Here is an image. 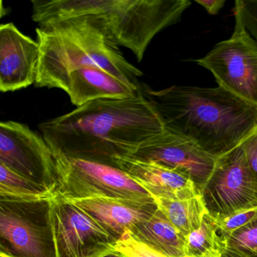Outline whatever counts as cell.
Here are the masks:
<instances>
[{
  "mask_svg": "<svg viewBox=\"0 0 257 257\" xmlns=\"http://www.w3.org/2000/svg\"><path fill=\"white\" fill-rule=\"evenodd\" d=\"M54 153L115 167L147 140L165 131L162 117L141 85L137 95L89 102L39 124Z\"/></svg>",
  "mask_w": 257,
  "mask_h": 257,
  "instance_id": "1",
  "label": "cell"
},
{
  "mask_svg": "<svg viewBox=\"0 0 257 257\" xmlns=\"http://www.w3.org/2000/svg\"><path fill=\"white\" fill-rule=\"evenodd\" d=\"M142 91L162 117L165 128L219 157L234 150L257 129V107L227 90L173 85Z\"/></svg>",
  "mask_w": 257,
  "mask_h": 257,
  "instance_id": "2",
  "label": "cell"
},
{
  "mask_svg": "<svg viewBox=\"0 0 257 257\" xmlns=\"http://www.w3.org/2000/svg\"><path fill=\"white\" fill-rule=\"evenodd\" d=\"M32 19L89 22L116 47L130 49L139 62L158 34L181 20L189 0H32Z\"/></svg>",
  "mask_w": 257,
  "mask_h": 257,
  "instance_id": "3",
  "label": "cell"
},
{
  "mask_svg": "<svg viewBox=\"0 0 257 257\" xmlns=\"http://www.w3.org/2000/svg\"><path fill=\"white\" fill-rule=\"evenodd\" d=\"M36 34L40 45L35 82L39 88H57L69 73L88 67L101 69L127 83L141 85L143 72L87 21H49L39 25Z\"/></svg>",
  "mask_w": 257,
  "mask_h": 257,
  "instance_id": "4",
  "label": "cell"
},
{
  "mask_svg": "<svg viewBox=\"0 0 257 257\" xmlns=\"http://www.w3.org/2000/svg\"><path fill=\"white\" fill-rule=\"evenodd\" d=\"M233 13L231 37L192 61L209 70L218 86L257 107V41L246 30L236 4Z\"/></svg>",
  "mask_w": 257,
  "mask_h": 257,
  "instance_id": "5",
  "label": "cell"
},
{
  "mask_svg": "<svg viewBox=\"0 0 257 257\" xmlns=\"http://www.w3.org/2000/svg\"><path fill=\"white\" fill-rule=\"evenodd\" d=\"M58 188L68 199L104 198L154 201V198L128 174L117 167L54 153Z\"/></svg>",
  "mask_w": 257,
  "mask_h": 257,
  "instance_id": "6",
  "label": "cell"
},
{
  "mask_svg": "<svg viewBox=\"0 0 257 257\" xmlns=\"http://www.w3.org/2000/svg\"><path fill=\"white\" fill-rule=\"evenodd\" d=\"M49 200H0V253L13 257H56Z\"/></svg>",
  "mask_w": 257,
  "mask_h": 257,
  "instance_id": "7",
  "label": "cell"
},
{
  "mask_svg": "<svg viewBox=\"0 0 257 257\" xmlns=\"http://www.w3.org/2000/svg\"><path fill=\"white\" fill-rule=\"evenodd\" d=\"M56 257H103L115 241L80 207L57 190L49 200Z\"/></svg>",
  "mask_w": 257,
  "mask_h": 257,
  "instance_id": "8",
  "label": "cell"
},
{
  "mask_svg": "<svg viewBox=\"0 0 257 257\" xmlns=\"http://www.w3.org/2000/svg\"><path fill=\"white\" fill-rule=\"evenodd\" d=\"M200 195L213 216L257 207L256 183L241 145L216 158Z\"/></svg>",
  "mask_w": 257,
  "mask_h": 257,
  "instance_id": "9",
  "label": "cell"
},
{
  "mask_svg": "<svg viewBox=\"0 0 257 257\" xmlns=\"http://www.w3.org/2000/svg\"><path fill=\"white\" fill-rule=\"evenodd\" d=\"M0 164L26 178L58 190L55 154L43 135L27 124L1 121Z\"/></svg>",
  "mask_w": 257,
  "mask_h": 257,
  "instance_id": "10",
  "label": "cell"
},
{
  "mask_svg": "<svg viewBox=\"0 0 257 257\" xmlns=\"http://www.w3.org/2000/svg\"><path fill=\"white\" fill-rule=\"evenodd\" d=\"M130 157L180 171L188 176L199 191L211 174L216 159L195 143L166 129L143 143Z\"/></svg>",
  "mask_w": 257,
  "mask_h": 257,
  "instance_id": "11",
  "label": "cell"
},
{
  "mask_svg": "<svg viewBox=\"0 0 257 257\" xmlns=\"http://www.w3.org/2000/svg\"><path fill=\"white\" fill-rule=\"evenodd\" d=\"M40 45L13 23L0 26V91L10 92L35 84Z\"/></svg>",
  "mask_w": 257,
  "mask_h": 257,
  "instance_id": "12",
  "label": "cell"
},
{
  "mask_svg": "<svg viewBox=\"0 0 257 257\" xmlns=\"http://www.w3.org/2000/svg\"><path fill=\"white\" fill-rule=\"evenodd\" d=\"M96 221L115 243L159 209L156 201L99 198L69 199Z\"/></svg>",
  "mask_w": 257,
  "mask_h": 257,
  "instance_id": "13",
  "label": "cell"
},
{
  "mask_svg": "<svg viewBox=\"0 0 257 257\" xmlns=\"http://www.w3.org/2000/svg\"><path fill=\"white\" fill-rule=\"evenodd\" d=\"M115 167L128 174L153 198L186 199L200 195L199 189L186 174L149 161L119 158Z\"/></svg>",
  "mask_w": 257,
  "mask_h": 257,
  "instance_id": "14",
  "label": "cell"
},
{
  "mask_svg": "<svg viewBox=\"0 0 257 257\" xmlns=\"http://www.w3.org/2000/svg\"><path fill=\"white\" fill-rule=\"evenodd\" d=\"M141 85L127 83L101 69L88 67L72 71L59 82L57 88L65 91L72 103L79 107L100 99L134 97L140 92Z\"/></svg>",
  "mask_w": 257,
  "mask_h": 257,
  "instance_id": "15",
  "label": "cell"
},
{
  "mask_svg": "<svg viewBox=\"0 0 257 257\" xmlns=\"http://www.w3.org/2000/svg\"><path fill=\"white\" fill-rule=\"evenodd\" d=\"M137 241L168 257L186 256V237L159 209L128 231Z\"/></svg>",
  "mask_w": 257,
  "mask_h": 257,
  "instance_id": "16",
  "label": "cell"
},
{
  "mask_svg": "<svg viewBox=\"0 0 257 257\" xmlns=\"http://www.w3.org/2000/svg\"><path fill=\"white\" fill-rule=\"evenodd\" d=\"M159 210L185 236L201 226L208 213L201 195L186 199L155 198Z\"/></svg>",
  "mask_w": 257,
  "mask_h": 257,
  "instance_id": "17",
  "label": "cell"
},
{
  "mask_svg": "<svg viewBox=\"0 0 257 257\" xmlns=\"http://www.w3.org/2000/svg\"><path fill=\"white\" fill-rule=\"evenodd\" d=\"M56 191L0 164V200L33 202L49 200Z\"/></svg>",
  "mask_w": 257,
  "mask_h": 257,
  "instance_id": "18",
  "label": "cell"
},
{
  "mask_svg": "<svg viewBox=\"0 0 257 257\" xmlns=\"http://www.w3.org/2000/svg\"><path fill=\"white\" fill-rule=\"evenodd\" d=\"M214 218L206 213L201 226L186 236V255L200 257L212 249L225 248Z\"/></svg>",
  "mask_w": 257,
  "mask_h": 257,
  "instance_id": "19",
  "label": "cell"
},
{
  "mask_svg": "<svg viewBox=\"0 0 257 257\" xmlns=\"http://www.w3.org/2000/svg\"><path fill=\"white\" fill-rule=\"evenodd\" d=\"M225 247L239 251L249 257H257V216L227 240Z\"/></svg>",
  "mask_w": 257,
  "mask_h": 257,
  "instance_id": "20",
  "label": "cell"
},
{
  "mask_svg": "<svg viewBox=\"0 0 257 257\" xmlns=\"http://www.w3.org/2000/svg\"><path fill=\"white\" fill-rule=\"evenodd\" d=\"M257 216V207L237 210L225 216H213L219 229L221 240L225 246L228 237L237 230L250 222Z\"/></svg>",
  "mask_w": 257,
  "mask_h": 257,
  "instance_id": "21",
  "label": "cell"
},
{
  "mask_svg": "<svg viewBox=\"0 0 257 257\" xmlns=\"http://www.w3.org/2000/svg\"><path fill=\"white\" fill-rule=\"evenodd\" d=\"M115 249L127 257H167L137 241L128 233L115 243Z\"/></svg>",
  "mask_w": 257,
  "mask_h": 257,
  "instance_id": "22",
  "label": "cell"
},
{
  "mask_svg": "<svg viewBox=\"0 0 257 257\" xmlns=\"http://www.w3.org/2000/svg\"><path fill=\"white\" fill-rule=\"evenodd\" d=\"M246 161L256 183L257 189V129L252 132L241 144Z\"/></svg>",
  "mask_w": 257,
  "mask_h": 257,
  "instance_id": "23",
  "label": "cell"
},
{
  "mask_svg": "<svg viewBox=\"0 0 257 257\" xmlns=\"http://www.w3.org/2000/svg\"><path fill=\"white\" fill-rule=\"evenodd\" d=\"M243 23L249 34L257 41V6L251 4L243 16Z\"/></svg>",
  "mask_w": 257,
  "mask_h": 257,
  "instance_id": "24",
  "label": "cell"
},
{
  "mask_svg": "<svg viewBox=\"0 0 257 257\" xmlns=\"http://www.w3.org/2000/svg\"><path fill=\"white\" fill-rule=\"evenodd\" d=\"M209 15L215 16L220 12L225 4V0H196Z\"/></svg>",
  "mask_w": 257,
  "mask_h": 257,
  "instance_id": "25",
  "label": "cell"
},
{
  "mask_svg": "<svg viewBox=\"0 0 257 257\" xmlns=\"http://www.w3.org/2000/svg\"><path fill=\"white\" fill-rule=\"evenodd\" d=\"M222 257H249L239 251L231 248L225 247L222 251Z\"/></svg>",
  "mask_w": 257,
  "mask_h": 257,
  "instance_id": "26",
  "label": "cell"
},
{
  "mask_svg": "<svg viewBox=\"0 0 257 257\" xmlns=\"http://www.w3.org/2000/svg\"><path fill=\"white\" fill-rule=\"evenodd\" d=\"M222 251L220 249H212L200 257H222Z\"/></svg>",
  "mask_w": 257,
  "mask_h": 257,
  "instance_id": "27",
  "label": "cell"
},
{
  "mask_svg": "<svg viewBox=\"0 0 257 257\" xmlns=\"http://www.w3.org/2000/svg\"><path fill=\"white\" fill-rule=\"evenodd\" d=\"M103 257H127L124 255V254L121 253V252H118L117 250H113L112 252H109V253L105 255Z\"/></svg>",
  "mask_w": 257,
  "mask_h": 257,
  "instance_id": "28",
  "label": "cell"
},
{
  "mask_svg": "<svg viewBox=\"0 0 257 257\" xmlns=\"http://www.w3.org/2000/svg\"><path fill=\"white\" fill-rule=\"evenodd\" d=\"M254 2H255V4H256L257 6V0H254Z\"/></svg>",
  "mask_w": 257,
  "mask_h": 257,
  "instance_id": "29",
  "label": "cell"
}]
</instances>
